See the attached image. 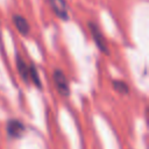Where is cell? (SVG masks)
Instances as JSON below:
<instances>
[{
	"label": "cell",
	"mask_w": 149,
	"mask_h": 149,
	"mask_svg": "<svg viewBox=\"0 0 149 149\" xmlns=\"http://www.w3.org/2000/svg\"><path fill=\"white\" fill-rule=\"evenodd\" d=\"M52 80L55 84V87L57 92L62 97H69L70 95V84L65 76V73L61 69H55L52 72Z\"/></svg>",
	"instance_id": "6da1fadb"
},
{
	"label": "cell",
	"mask_w": 149,
	"mask_h": 149,
	"mask_svg": "<svg viewBox=\"0 0 149 149\" xmlns=\"http://www.w3.org/2000/svg\"><path fill=\"white\" fill-rule=\"evenodd\" d=\"M88 26V30L91 33V36H92V40L93 42L95 43V45L98 47V49L104 52V54H108V48H107V42H106V38L104 37V34L102 31L100 30V28L98 27L97 23H94L93 21H90L87 23Z\"/></svg>",
	"instance_id": "7a4b0ae2"
},
{
	"label": "cell",
	"mask_w": 149,
	"mask_h": 149,
	"mask_svg": "<svg viewBox=\"0 0 149 149\" xmlns=\"http://www.w3.org/2000/svg\"><path fill=\"white\" fill-rule=\"evenodd\" d=\"M6 130H7V135L10 139H19L24 134L26 126L22 121L17 120V119H10L7 121Z\"/></svg>",
	"instance_id": "3957f363"
},
{
	"label": "cell",
	"mask_w": 149,
	"mask_h": 149,
	"mask_svg": "<svg viewBox=\"0 0 149 149\" xmlns=\"http://www.w3.org/2000/svg\"><path fill=\"white\" fill-rule=\"evenodd\" d=\"M52 12L63 21L69 20V9L65 0H47Z\"/></svg>",
	"instance_id": "277c9868"
},
{
	"label": "cell",
	"mask_w": 149,
	"mask_h": 149,
	"mask_svg": "<svg viewBox=\"0 0 149 149\" xmlns=\"http://www.w3.org/2000/svg\"><path fill=\"white\" fill-rule=\"evenodd\" d=\"M13 23L16 28V30L22 35V36H27L30 31V26L28 23V21L19 14H14L13 15Z\"/></svg>",
	"instance_id": "5b68a950"
},
{
	"label": "cell",
	"mask_w": 149,
	"mask_h": 149,
	"mask_svg": "<svg viewBox=\"0 0 149 149\" xmlns=\"http://www.w3.org/2000/svg\"><path fill=\"white\" fill-rule=\"evenodd\" d=\"M15 61H16V69H17V72H19V74H20V77L22 78V80H23L24 83L30 81V80H29V65L26 63V61H24L20 55H16Z\"/></svg>",
	"instance_id": "8992f818"
},
{
	"label": "cell",
	"mask_w": 149,
	"mask_h": 149,
	"mask_svg": "<svg viewBox=\"0 0 149 149\" xmlns=\"http://www.w3.org/2000/svg\"><path fill=\"white\" fill-rule=\"evenodd\" d=\"M29 80L33 81V84L36 87L42 88V83H41V79H40V76H38V71H37V69L35 68L34 64L29 65Z\"/></svg>",
	"instance_id": "52a82bcc"
},
{
	"label": "cell",
	"mask_w": 149,
	"mask_h": 149,
	"mask_svg": "<svg viewBox=\"0 0 149 149\" xmlns=\"http://www.w3.org/2000/svg\"><path fill=\"white\" fill-rule=\"evenodd\" d=\"M112 86H113V88L116 92H119L121 94H128L129 93V86L125 81H122V80L113 79L112 80Z\"/></svg>",
	"instance_id": "ba28073f"
}]
</instances>
